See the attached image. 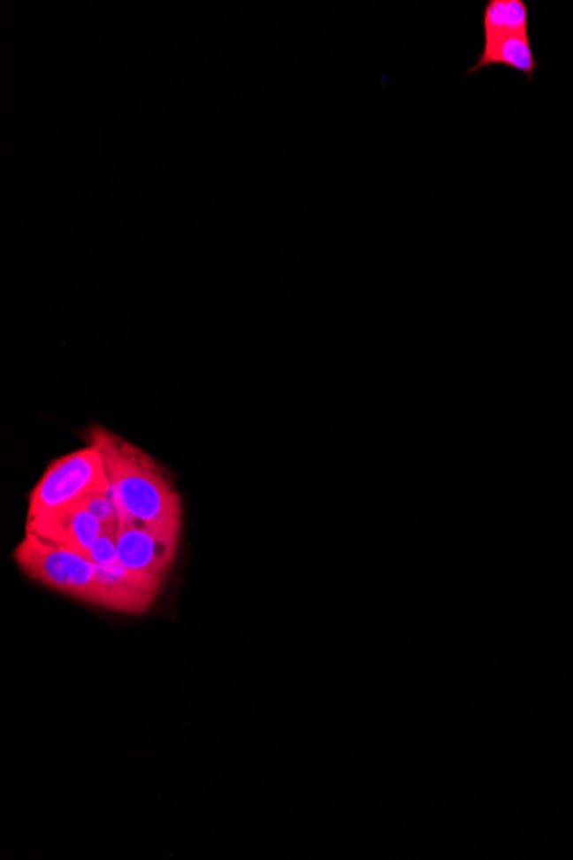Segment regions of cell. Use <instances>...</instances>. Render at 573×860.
<instances>
[{
  "mask_svg": "<svg viewBox=\"0 0 573 860\" xmlns=\"http://www.w3.org/2000/svg\"><path fill=\"white\" fill-rule=\"evenodd\" d=\"M12 560L21 572L42 586L126 615L149 611L162 589V582L155 577L133 572L122 564L100 567L88 555L31 533H25L14 548Z\"/></svg>",
  "mask_w": 573,
  "mask_h": 860,
  "instance_id": "cell-1",
  "label": "cell"
},
{
  "mask_svg": "<svg viewBox=\"0 0 573 860\" xmlns=\"http://www.w3.org/2000/svg\"><path fill=\"white\" fill-rule=\"evenodd\" d=\"M88 438L102 454L120 511L158 533L180 538L182 500L164 467L114 431L93 426Z\"/></svg>",
  "mask_w": 573,
  "mask_h": 860,
  "instance_id": "cell-2",
  "label": "cell"
},
{
  "mask_svg": "<svg viewBox=\"0 0 573 860\" xmlns=\"http://www.w3.org/2000/svg\"><path fill=\"white\" fill-rule=\"evenodd\" d=\"M109 488L102 454L93 443H88L87 447L49 464L29 493L28 518L57 512L80 503L95 491Z\"/></svg>",
  "mask_w": 573,
  "mask_h": 860,
  "instance_id": "cell-3",
  "label": "cell"
},
{
  "mask_svg": "<svg viewBox=\"0 0 573 860\" xmlns=\"http://www.w3.org/2000/svg\"><path fill=\"white\" fill-rule=\"evenodd\" d=\"M179 540L124 516L115 533L118 564L133 572L165 580L177 557Z\"/></svg>",
  "mask_w": 573,
  "mask_h": 860,
  "instance_id": "cell-4",
  "label": "cell"
},
{
  "mask_svg": "<svg viewBox=\"0 0 573 860\" xmlns=\"http://www.w3.org/2000/svg\"><path fill=\"white\" fill-rule=\"evenodd\" d=\"M25 533L89 555L93 545L105 533V527L81 503H74L57 512L28 518Z\"/></svg>",
  "mask_w": 573,
  "mask_h": 860,
  "instance_id": "cell-5",
  "label": "cell"
},
{
  "mask_svg": "<svg viewBox=\"0 0 573 860\" xmlns=\"http://www.w3.org/2000/svg\"><path fill=\"white\" fill-rule=\"evenodd\" d=\"M494 65L508 67L523 74L532 81L539 71V62L534 56L529 31H508L496 36L483 38V50L474 65L467 69V76Z\"/></svg>",
  "mask_w": 573,
  "mask_h": 860,
  "instance_id": "cell-6",
  "label": "cell"
},
{
  "mask_svg": "<svg viewBox=\"0 0 573 860\" xmlns=\"http://www.w3.org/2000/svg\"><path fill=\"white\" fill-rule=\"evenodd\" d=\"M96 565L100 567H111L118 564L117 557V545H115V533L105 531L98 541L93 545L89 555H88Z\"/></svg>",
  "mask_w": 573,
  "mask_h": 860,
  "instance_id": "cell-7",
  "label": "cell"
}]
</instances>
